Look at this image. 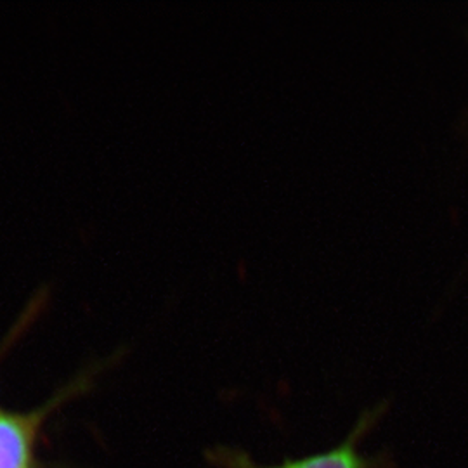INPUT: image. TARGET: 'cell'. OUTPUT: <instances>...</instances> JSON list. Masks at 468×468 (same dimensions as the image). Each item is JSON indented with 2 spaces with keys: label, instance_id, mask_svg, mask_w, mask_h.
Returning <instances> with one entry per match:
<instances>
[{
  "label": "cell",
  "instance_id": "3",
  "mask_svg": "<svg viewBox=\"0 0 468 468\" xmlns=\"http://www.w3.org/2000/svg\"><path fill=\"white\" fill-rule=\"evenodd\" d=\"M48 290H38L34 297L25 305V309L21 311V314L17 316L16 321L13 323V326L7 330V334L4 335V338L0 340V361L7 352L13 349V346L23 335L28 332V328L35 323V319H38L40 313L44 311L46 303H48ZM2 411V410H0Z\"/></svg>",
  "mask_w": 468,
  "mask_h": 468
},
{
  "label": "cell",
  "instance_id": "1",
  "mask_svg": "<svg viewBox=\"0 0 468 468\" xmlns=\"http://www.w3.org/2000/svg\"><path fill=\"white\" fill-rule=\"evenodd\" d=\"M385 411L387 404L384 402L375 408H369L365 413H361V417L357 419L356 425L344 441L324 452L283 460L282 463L272 467L257 465L250 456L236 452H228L220 456L218 462L224 468H396V463L388 452L368 454L361 450L365 439L373 432L380 420L384 419Z\"/></svg>",
  "mask_w": 468,
  "mask_h": 468
},
{
  "label": "cell",
  "instance_id": "2",
  "mask_svg": "<svg viewBox=\"0 0 468 468\" xmlns=\"http://www.w3.org/2000/svg\"><path fill=\"white\" fill-rule=\"evenodd\" d=\"M94 371L82 373L50 401L23 413L0 411V468H37V442L46 419L61 404L90 385Z\"/></svg>",
  "mask_w": 468,
  "mask_h": 468
}]
</instances>
